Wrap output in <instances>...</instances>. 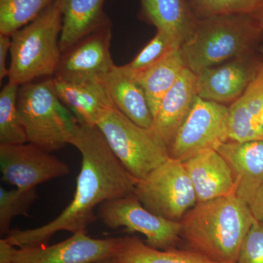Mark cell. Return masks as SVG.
<instances>
[{
	"mask_svg": "<svg viewBox=\"0 0 263 263\" xmlns=\"http://www.w3.org/2000/svg\"><path fill=\"white\" fill-rule=\"evenodd\" d=\"M2 179L20 190H32L67 176L68 164L29 143L0 145Z\"/></svg>",
	"mask_w": 263,
	"mask_h": 263,
	"instance_id": "10",
	"label": "cell"
},
{
	"mask_svg": "<svg viewBox=\"0 0 263 263\" xmlns=\"http://www.w3.org/2000/svg\"><path fill=\"white\" fill-rule=\"evenodd\" d=\"M19 87L8 81L0 92V145L27 143L17 105Z\"/></svg>",
	"mask_w": 263,
	"mask_h": 263,
	"instance_id": "25",
	"label": "cell"
},
{
	"mask_svg": "<svg viewBox=\"0 0 263 263\" xmlns=\"http://www.w3.org/2000/svg\"><path fill=\"white\" fill-rule=\"evenodd\" d=\"M197 98V75L187 67L164 97L154 117L152 129L169 148Z\"/></svg>",
	"mask_w": 263,
	"mask_h": 263,
	"instance_id": "16",
	"label": "cell"
},
{
	"mask_svg": "<svg viewBox=\"0 0 263 263\" xmlns=\"http://www.w3.org/2000/svg\"><path fill=\"white\" fill-rule=\"evenodd\" d=\"M248 205L254 219L263 224V183L254 194Z\"/></svg>",
	"mask_w": 263,
	"mask_h": 263,
	"instance_id": "31",
	"label": "cell"
},
{
	"mask_svg": "<svg viewBox=\"0 0 263 263\" xmlns=\"http://www.w3.org/2000/svg\"><path fill=\"white\" fill-rule=\"evenodd\" d=\"M197 19L219 15L253 14L263 0H186Z\"/></svg>",
	"mask_w": 263,
	"mask_h": 263,
	"instance_id": "28",
	"label": "cell"
},
{
	"mask_svg": "<svg viewBox=\"0 0 263 263\" xmlns=\"http://www.w3.org/2000/svg\"><path fill=\"white\" fill-rule=\"evenodd\" d=\"M262 40L263 30L252 15H219L197 19L181 49L186 67L197 74L254 54Z\"/></svg>",
	"mask_w": 263,
	"mask_h": 263,
	"instance_id": "3",
	"label": "cell"
},
{
	"mask_svg": "<svg viewBox=\"0 0 263 263\" xmlns=\"http://www.w3.org/2000/svg\"><path fill=\"white\" fill-rule=\"evenodd\" d=\"M112 24L62 52L53 78L68 81H101L115 65L110 55Z\"/></svg>",
	"mask_w": 263,
	"mask_h": 263,
	"instance_id": "12",
	"label": "cell"
},
{
	"mask_svg": "<svg viewBox=\"0 0 263 263\" xmlns=\"http://www.w3.org/2000/svg\"><path fill=\"white\" fill-rule=\"evenodd\" d=\"M182 162L193 183L197 203L235 195L233 172L217 151H203Z\"/></svg>",
	"mask_w": 263,
	"mask_h": 263,
	"instance_id": "14",
	"label": "cell"
},
{
	"mask_svg": "<svg viewBox=\"0 0 263 263\" xmlns=\"http://www.w3.org/2000/svg\"><path fill=\"white\" fill-rule=\"evenodd\" d=\"M181 46L182 43L169 33L157 30L155 37L125 66L133 73L141 72L155 65L174 50L181 48Z\"/></svg>",
	"mask_w": 263,
	"mask_h": 263,
	"instance_id": "26",
	"label": "cell"
},
{
	"mask_svg": "<svg viewBox=\"0 0 263 263\" xmlns=\"http://www.w3.org/2000/svg\"><path fill=\"white\" fill-rule=\"evenodd\" d=\"M60 3L62 53L91 33L112 24L104 12L105 0H60Z\"/></svg>",
	"mask_w": 263,
	"mask_h": 263,
	"instance_id": "20",
	"label": "cell"
},
{
	"mask_svg": "<svg viewBox=\"0 0 263 263\" xmlns=\"http://www.w3.org/2000/svg\"><path fill=\"white\" fill-rule=\"evenodd\" d=\"M60 0H54L38 18L11 36L8 81L18 85L53 77L61 60Z\"/></svg>",
	"mask_w": 263,
	"mask_h": 263,
	"instance_id": "4",
	"label": "cell"
},
{
	"mask_svg": "<svg viewBox=\"0 0 263 263\" xmlns=\"http://www.w3.org/2000/svg\"><path fill=\"white\" fill-rule=\"evenodd\" d=\"M57 96L79 122L97 126L115 105L101 81H68L53 77Z\"/></svg>",
	"mask_w": 263,
	"mask_h": 263,
	"instance_id": "17",
	"label": "cell"
},
{
	"mask_svg": "<svg viewBox=\"0 0 263 263\" xmlns=\"http://www.w3.org/2000/svg\"><path fill=\"white\" fill-rule=\"evenodd\" d=\"M258 59L259 53L239 57L196 74L197 97L223 105L233 103L252 80Z\"/></svg>",
	"mask_w": 263,
	"mask_h": 263,
	"instance_id": "13",
	"label": "cell"
},
{
	"mask_svg": "<svg viewBox=\"0 0 263 263\" xmlns=\"http://www.w3.org/2000/svg\"><path fill=\"white\" fill-rule=\"evenodd\" d=\"M255 221L249 205L235 195L198 202L181 221V238L190 250L222 263H236Z\"/></svg>",
	"mask_w": 263,
	"mask_h": 263,
	"instance_id": "2",
	"label": "cell"
},
{
	"mask_svg": "<svg viewBox=\"0 0 263 263\" xmlns=\"http://www.w3.org/2000/svg\"><path fill=\"white\" fill-rule=\"evenodd\" d=\"M70 144L82 156L72 201L44 226L10 230L5 238L13 247L45 245L60 231L87 233L90 224L98 219L97 207L108 200L134 195L138 181L114 155L97 126L86 125L77 120Z\"/></svg>",
	"mask_w": 263,
	"mask_h": 263,
	"instance_id": "1",
	"label": "cell"
},
{
	"mask_svg": "<svg viewBox=\"0 0 263 263\" xmlns=\"http://www.w3.org/2000/svg\"><path fill=\"white\" fill-rule=\"evenodd\" d=\"M135 195L148 211L174 221L182 219L197 203L183 162L171 157L146 179L137 181Z\"/></svg>",
	"mask_w": 263,
	"mask_h": 263,
	"instance_id": "7",
	"label": "cell"
},
{
	"mask_svg": "<svg viewBox=\"0 0 263 263\" xmlns=\"http://www.w3.org/2000/svg\"><path fill=\"white\" fill-rule=\"evenodd\" d=\"M11 37L5 34H0V81H3L8 77L9 68L7 67L6 60L8 52L10 51Z\"/></svg>",
	"mask_w": 263,
	"mask_h": 263,
	"instance_id": "30",
	"label": "cell"
},
{
	"mask_svg": "<svg viewBox=\"0 0 263 263\" xmlns=\"http://www.w3.org/2000/svg\"><path fill=\"white\" fill-rule=\"evenodd\" d=\"M37 197L36 189L7 190L0 188V233H10V224L18 216H29V211Z\"/></svg>",
	"mask_w": 263,
	"mask_h": 263,
	"instance_id": "27",
	"label": "cell"
},
{
	"mask_svg": "<svg viewBox=\"0 0 263 263\" xmlns=\"http://www.w3.org/2000/svg\"><path fill=\"white\" fill-rule=\"evenodd\" d=\"M101 81L118 110L138 125L152 127L153 116L146 95L125 65H114Z\"/></svg>",
	"mask_w": 263,
	"mask_h": 263,
	"instance_id": "19",
	"label": "cell"
},
{
	"mask_svg": "<svg viewBox=\"0 0 263 263\" xmlns=\"http://www.w3.org/2000/svg\"><path fill=\"white\" fill-rule=\"evenodd\" d=\"M229 164L235 180V195L249 204L263 183V139L228 141L216 148Z\"/></svg>",
	"mask_w": 263,
	"mask_h": 263,
	"instance_id": "15",
	"label": "cell"
},
{
	"mask_svg": "<svg viewBox=\"0 0 263 263\" xmlns=\"http://www.w3.org/2000/svg\"><path fill=\"white\" fill-rule=\"evenodd\" d=\"M112 263H222L208 258L193 250L158 249L137 237L120 238Z\"/></svg>",
	"mask_w": 263,
	"mask_h": 263,
	"instance_id": "23",
	"label": "cell"
},
{
	"mask_svg": "<svg viewBox=\"0 0 263 263\" xmlns=\"http://www.w3.org/2000/svg\"><path fill=\"white\" fill-rule=\"evenodd\" d=\"M119 240L93 238L81 232L57 245L15 249L12 263H100L115 255Z\"/></svg>",
	"mask_w": 263,
	"mask_h": 263,
	"instance_id": "11",
	"label": "cell"
},
{
	"mask_svg": "<svg viewBox=\"0 0 263 263\" xmlns=\"http://www.w3.org/2000/svg\"><path fill=\"white\" fill-rule=\"evenodd\" d=\"M228 116L226 105L197 97L169 147L170 157L183 162L203 151L216 150L229 141Z\"/></svg>",
	"mask_w": 263,
	"mask_h": 263,
	"instance_id": "9",
	"label": "cell"
},
{
	"mask_svg": "<svg viewBox=\"0 0 263 263\" xmlns=\"http://www.w3.org/2000/svg\"><path fill=\"white\" fill-rule=\"evenodd\" d=\"M236 263H263V224L258 221L246 235Z\"/></svg>",
	"mask_w": 263,
	"mask_h": 263,
	"instance_id": "29",
	"label": "cell"
},
{
	"mask_svg": "<svg viewBox=\"0 0 263 263\" xmlns=\"http://www.w3.org/2000/svg\"><path fill=\"white\" fill-rule=\"evenodd\" d=\"M252 15L253 16V18L255 19L257 24H258L259 27L263 30V4L261 5L260 8H259L257 11L254 12Z\"/></svg>",
	"mask_w": 263,
	"mask_h": 263,
	"instance_id": "33",
	"label": "cell"
},
{
	"mask_svg": "<svg viewBox=\"0 0 263 263\" xmlns=\"http://www.w3.org/2000/svg\"><path fill=\"white\" fill-rule=\"evenodd\" d=\"M259 130L260 133V136L262 137L263 139V110L262 114H261L260 118L259 120Z\"/></svg>",
	"mask_w": 263,
	"mask_h": 263,
	"instance_id": "34",
	"label": "cell"
},
{
	"mask_svg": "<svg viewBox=\"0 0 263 263\" xmlns=\"http://www.w3.org/2000/svg\"><path fill=\"white\" fill-rule=\"evenodd\" d=\"M97 127L114 155L137 181L146 179L170 158L168 148L152 128L138 125L116 107L103 114Z\"/></svg>",
	"mask_w": 263,
	"mask_h": 263,
	"instance_id": "6",
	"label": "cell"
},
{
	"mask_svg": "<svg viewBox=\"0 0 263 263\" xmlns=\"http://www.w3.org/2000/svg\"><path fill=\"white\" fill-rule=\"evenodd\" d=\"M140 16L157 30L184 42L193 33L197 18L186 0H141Z\"/></svg>",
	"mask_w": 263,
	"mask_h": 263,
	"instance_id": "21",
	"label": "cell"
},
{
	"mask_svg": "<svg viewBox=\"0 0 263 263\" xmlns=\"http://www.w3.org/2000/svg\"><path fill=\"white\" fill-rule=\"evenodd\" d=\"M100 263H112V258L106 259V260H104Z\"/></svg>",
	"mask_w": 263,
	"mask_h": 263,
	"instance_id": "35",
	"label": "cell"
},
{
	"mask_svg": "<svg viewBox=\"0 0 263 263\" xmlns=\"http://www.w3.org/2000/svg\"><path fill=\"white\" fill-rule=\"evenodd\" d=\"M15 247L10 245L6 238L0 240V263L13 262Z\"/></svg>",
	"mask_w": 263,
	"mask_h": 263,
	"instance_id": "32",
	"label": "cell"
},
{
	"mask_svg": "<svg viewBox=\"0 0 263 263\" xmlns=\"http://www.w3.org/2000/svg\"><path fill=\"white\" fill-rule=\"evenodd\" d=\"M54 0H0V34L11 37L41 15Z\"/></svg>",
	"mask_w": 263,
	"mask_h": 263,
	"instance_id": "24",
	"label": "cell"
},
{
	"mask_svg": "<svg viewBox=\"0 0 263 263\" xmlns=\"http://www.w3.org/2000/svg\"><path fill=\"white\" fill-rule=\"evenodd\" d=\"M17 105L27 143L50 153L70 144L77 119L57 96L53 77L20 86Z\"/></svg>",
	"mask_w": 263,
	"mask_h": 263,
	"instance_id": "5",
	"label": "cell"
},
{
	"mask_svg": "<svg viewBox=\"0 0 263 263\" xmlns=\"http://www.w3.org/2000/svg\"><path fill=\"white\" fill-rule=\"evenodd\" d=\"M186 67L180 48L170 53L149 68L136 73L132 72L144 91L153 119L164 97Z\"/></svg>",
	"mask_w": 263,
	"mask_h": 263,
	"instance_id": "22",
	"label": "cell"
},
{
	"mask_svg": "<svg viewBox=\"0 0 263 263\" xmlns=\"http://www.w3.org/2000/svg\"><path fill=\"white\" fill-rule=\"evenodd\" d=\"M229 141L246 142L262 139L259 120L263 110V47L252 80L243 94L229 107Z\"/></svg>",
	"mask_w": 263,
	"mask_h": 263,
	"instance_id": "18",
	"label": "cell"
},
{
	"mask_svg": "<svg viewBox=\"0 0 263 263\" xmlns=\"http://www.w3.org/2000/svg\"><path fill=\"white\" fill-rule=\"evenodd\" d=\"M98 218L111 229L124 228L145 235L153 248L174 249L181 238V221L171 220L146 209L136 195L104 202L98 207Z\"/></svg>",
	"mask_w": 263,
	"mask_h": 263,
	"instance_id": "8",
	"label": "cell"
}]
</instances>
